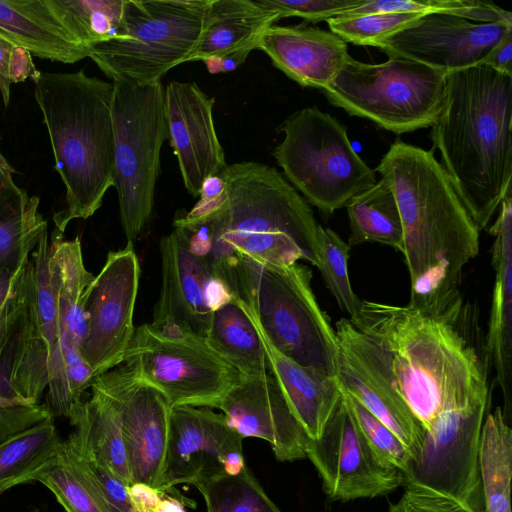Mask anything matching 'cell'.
<instances>
[{
	"mask_svg": "<svg viewBox=\"0 0 512 512\" xmlns=\"http://www.w3.org/2000/svg\"><path fill=\"white\" fill-rule=\"evenodd\" d=\"M334 331L340 349L401 398L425 430L444 410L490 399L478 312L459 289L424 306L362 300Z\"/></svg>",
	"mask_w": 512,
	"mask_h": 512,
	"instance_id": "obj_1",
	"label": "cell"
},
{
	"mask_svg": "<svg viewBox=\"0 0 512 512\" xmlns=\"http://www.w3.org/2000/svg\"><path fill=\"white\" fill-rule=\"evenodd\" d=\"M376 171L389 183L403 228L409 305L424 306L459 289L466 264L479 252L480 230L433 155L396 140Z\"/></svg>",
	"mask_w": 512,
	"mask_h": 512,
	"instance_id": "obj_2",
	"label": "cell"
},
{
	"mask_svg": "<svg viewBox=\"0 0 512 512\" xmlns=\"http://www.w3.org/2000/svg\"><path fill=\"white\" fill-rule=\"evenodd\" d=\"M511 122V75L486 64L447 73L430 151H440L441 165L479 230L511 188Z\"/></svg>",
	"mask_w": 512,
	"mask_h": 512,
	"instance_id": "obj_3",
	"label": "cell"
},
{
	"mask_svg": "<svg viewBox=\"0 0 512 512\" xmlns=\"http://www.w3.org/2000/svg\"><path fill=\"white\" fill-rule=\"evenodd\" d=\"M33 82L65 186L66 208L53 216V231L63 235L72 220L94 215L114 186L113 83L83 70L40 71Z\"/></svg>",
	"mask_w": 512,
	"mask_h": 512,
	"instance_id": "obj_4",
	"label": "cell"
},
{
	"mask_svg": "<svg viewBox=\"0 0 512 512\" xmlns=\"http://www.w3.org/2000/svg\"><path fill=\"white\" fill-rule=\"evenodd\" d=\"M227 200L214 213L196 222L173 221L188 238L189 250L204 258L229 286L236 263L235 247L245 238L270 231L292 236L305 260L318 268V224L306 200L274 167L245 161L221 171Z\"/></svg>",
	"mask_w": 512,
	"mask_h": 512,
	"instance_id": "obj_5",
	"label": "cell"
},
{
	"mask_svg": "<svg viewBox=\"0 0 512 512\" xmlns=\"http://www.w3.org/2000/svg\"><path fill=\"white\" fill-rule=\"evenodd\" d=\"M311 279V270L299 263L277 268L237 258L231 289L276 350L301 366L336 376L339 344Z\"/></svg>",
	"mask_w": 512,
	"mask_h": 512,
	"instance_id": "obj_6",
	"label": "cell"
},
{
	"mask_svg": "<svg viewBox=\"0 0 512 512\" xmlns=\"http://www.w3.org/2000/svg\"><path fill=\"white\" fill-rule=\"evenodd\" d=\"M447 72L424 63L388 55L379 64L348 56L329 85L321 90L350 116L403 134L431 127L444 102Z\"/></svg>",
	"mask_w": 512,
	"mask_h": 512,
	"instance_id": "obj_7",
	"label": "cell"
},
{
	"mask_svg": "<svg viewBox=\"0 0 512 512\" xmlns=\"http://www.w3.org/2000/svg\"><path fill=\"white\" fill-rule=\"evenodd\" d=\"M112 83L113 187L127 243L134 245L152 216L161 147L168 138L165 88L161 81L140 84L125 77Z\"/></svg>",
	"mask_w": 512,
	"mask_h": 512,
	"instance_id": "obj_8",
	"label": "cell"
},
{
	"mask_svg": "<svg viewBox=\"0 0 512 512\" xmlns=\"http://www.w3.org/2000/svg\"><path fill=\"white\" fill-rule=\"evenodd\" d=\"M277 130L284 138L272 156L292 187L323 213L332 214L377 182L346 127L317 107L291 114Z\"/></svg>",
	"mask_w": 512,
	"mask_h": 512,
	"instance_id": "obj_9",
	"label": "cell"
},
{
	"mask_svg": "<svg viewBox=\"0 0 512 512\" xmlns=\"http://www.w3.org/2000/svg\"><path fill=\"white\" fill-rule=\"evenodd\" d=\"M211 0H124L121 37L94 45L89 58L111 80L161 81L195 50Z\"/></svg>",
	"mask_w": 512,
	"mask_h": 512,
	"instance_id": "obj_10",
	"label": "cell"
},
{
	"mask_svg": "<svg viewBox=\"0 0 512 512\" xmlns=\"http://www.w3.org/2000/svg\"><path fill=\"white\" fill-rule=\"evenodd\" d=\"M123 363L159 390L171 408H215L241 377L212 350L205 337L166 335L150 324L135 328Z\"/></svg>",
	"mask_w": 512,
	"mask_h": 512,
	"instance_id": "obj_11",
	"label": "cell"
},
{
	"mask_svg": "<svg viewBox=\"0 0 512 512\" xmlns=\"http://www.w3.org/2000/svg\"><path fill=\"white\" fill-rule=\"evenodd\" d=\"M306 457L333 501L386 495L404 483L403 473L369 443L343 392L320 436L309 440Z\"/></svg>",
	"mask_w": 512,
	"mask_h": 512,
	"instance_id": "obj_12",
	"label": "cell"
},
{
	"mask_svg": "<svg viewBox=\"0 0 512 512\" xmlns=\"http://www.w3.org/2000/svg\"><path fill=\"white\" fill-rule=\"evenodd\" d=\"M116 410L132 484L159 489L166 458L170 405L126 364L97 376L92 385Z\"/></svg>",
	"mask_w": 512,
	"mask_h": 512,
	"instance_id": "obj_13",
	"label": "cell"
},
{
	"mask_svg": "<svg viewBox=\"0 0 512 512\" xmlns=\"http://www.w3.org/2000/svg\"><path fill=\"white\" fill-rule=\"evenodd\" d=\"M140 273L134 245L127 243L107 254L89 287L87 334L81 352L95 378L124 362L135 331Z\"/></svg>",
	"mask_w": 512,
	"mask_h": 512,
	"instance_id": "obj_14",
	"label": "cell"
},
{
	"mask_svg": "<svg viewBox=\"0 0 512 512\" xmlns=\"http://www.w3.org/2000/svg\"><path fill=\"white\" fill-rule=\"evenodd\" d=\"M242 440L225 416L209 407H172L158 490L172 492L180 484L195 485L221 475L239 474L246 466Z\"/></svg>",
	"mask_w": 512,
	"mask_h": 512,
	"instance_id": "obj_15",
	"label": "cell"
},
{
	"mask_svg": "<svg viewBox=\"0 0 512 512\" xmlns=\"http://www.w3.org/2000/svg\"><path fill=\"white\" fill-rule=\"evenodd\" d=\"M511 23L474 22L449 13H428L376 46L448 72L482 64Z\"/></svg>",
	"mask_w": 512,
	"mask_h": 512,
	"instance_id": "obj_16",
	"label": "cell"
},
{
	"mask_svg": "<svg viewBox=\"0 0 512 512\" xmlns=\"http://www.w3.org/2000/svg\"><path fill=\"white\" fill-rule=\"evenodd\" d=\"M161 289L150 326L166 335L206 337L214 311L207 288L215 274L210 264L189 250L180 228L160 241Z\"/></svg>",
	"mask_w": 512,
	"mask_h": 512,
	"instance_id": "obj_17",
	"label": "cell"
},
{
	"mask_svg": "<svg viewBox=\"0 0 512 512\" xmlns=\"http://www.w3.org/2000/svg\"><path fill=\"white\" fill-rule=\"evenodd\" d=\"M228 424L244 439L267 441L279 461L306 457L310 437L271 373L242 376L217 402Z\"/></svg>",
	"mask_w": 512,
	"mask_h": 512,
	"instance_id": "obj_18",
	"label": "cell"
},
{
	"mask_svg": "<svg viewBox=\"0 0 512 512\" xmlns=\"http://www.w3.org/2000/svg\"><path fill=\"white\" fill-rule=\"evenodd\" d=\"M195 82L172 81L165 87V115L170 146L177 158L186 190L199 196L203 182L226 166L217 136L213 106Z\"/></svg>",
	"mask_w": 512,
	"mask_h": 512,
	"instance_id": "obj_19",
	"label": "cell"
},
{
	"mask_svg": "<svg viewBox=\"0 0 512 512\" xmlns=\"http://www.w3.org/2000/svg\"><path fill=\"white\" fill-rule=\"evenodd\" d=\"M0 30L41 59L73 64L90 54L63 0H0Z\"/></svg>",
	"mask_w": 512,
	"mask_h": 512,
	"instance_id": "obj_20",
	"label": "cell"
},
{
	"mask_svg": "<svg viewBox=\"0 0 512 512\" xmlns=\"http://www.w3.org/2000/svg\"><path fill=\"white\" fill-rule=\"evenodd\" d=\"M347 43L330 30L272 25L257 41L273 65L302 87L320 91L336 77L349 56Z\"/></svg>",
	"mask_w": 512,
	"mask_h": 512,
	"instance_id": "obj_21",
	"label": "cell"
},
{
	"mask_svg": "<svg viewBox=\"0 0 512 512\" xmlns=\"http://www.w3.org/2000/svg\"><path fill=\"white\" fill-rule=\"evenodd\" d=\"M499 214L488 233L495 237L492 266L495 282L492 292L488 331L485 337L490 365L504 398V415L511 413L512 358V187L500 202Z\"/></svg>",
	"mask_w": 512,
	"mask_h": 512,
	"instance_id": "obj_22",
	"label": "cell"
},
{
	"mask_svg": "<svg viewBox=\"0 0 512 512\" xmlns=\"http://www.w3.org/2000/svg\"><path fill=\"white\" fill-rule=\"evenodd\" d=\"M50 350L34 298L31 257L22 275L5 368L16 396L38 402L49 382Z\"/></svg>",
	"mask_w": 512,
	"mask_h": 512,
	"instance_id": "obj_23",
	"label": "cell"
},
{
	"mask_svg": "<svg viewBox=\"0 0 512 512\" xmlns=\"http://www.w3.org/2000/svg\"><path fill=\"white\" fill-rule=\"evenodd\" d=\"M250 317L262 340L270 373L307 435L310 439H317L342 396L336 376L301 366L280 353L268 341L251 315Z\"/></svg>",
	"mask_w": 512,
	"mask_h": 512,
	"instance_id": "obj_24",
	"label": "cell"
},
{
	"mask_svg": "<svg viewBox=\"0 0 512 512\" xmlns=\"http://www.w3.org/2000/svg\"><path fill=\"white\" fill-rule=\"evenodd\" d=\"M280 19L279 11L261 0H211L200 40L187 62L252 51L262 33Z\"/></svg>",
	"mask_w": 512,
	"mask_h": 512,
	"instance_id": "obj_25",
	"label": "cell"
},
{
	"mask_svg": "<svg viewBox=\"0 0 512 512\" xmlns=\"http://www.w3.org/2000/svg\"><path fill=\"white\" fill-rule=\"evenodd\" d=\"M74 431L66 440L78 452L106 467L128 487L132 484L119 416L110 402L92 390L70 417Z\"/></svg>",
	"mask_w": 512,
	"mask_h": 512,
	"instance_id": "obj_26",
	"label": "cell"
},
{
	"mask_svg": "<svg viewBox=\"0 0 512 512\" xmlns=\"http://www.w3.org/2000/svg\"><path fill=\"white\" fill-rule=\"evenodd\" d=\"M336 378L342 391L354 397L405 444L412 460L420 450L425 429L403 400L341 349Z\"/></svg>",
	"mask_w": 512,
	"mask_h": 512,
	"instance_id": "obj_27",
	"label": "cell"
},
{
	"mask_svg": "<svg viewBox=\"0 0 512 512\" xmlns=\"http://www.w3.org/2000/svg\"><path fill=\"white\" fill-rule=\"evenodd\" d=\"M50 261L61 334L67 333L82 350L87 334V297L95 276L85 267L80 238L76 236L72 240H64L62 234L53 231Z\"/></svg>",
	"mask_w": 512,
	"mask_h": 512,
	"instance_id": "obj_28",
	"label": "cell"
},
{
	"mask_svg": "<svg viewBox=\"0 0 512 512\" xmlns=\"http://www.w3.org/2000/svg\"><path fill=\"white\" fill-rule=\"evenodd\" d=\"M39 203L15 184L12 173L0 176V271L13 273L28 261L48 231Z\"/></svg>",
	"mask_w": 512,
	"mask_h": 512,
	"instance_id": "obj_29",
	"label": "cell"
},
{
	"mask_svg": "<svg viewBox=\"0 0 512 512\" xmlns=\"http://www.w3.org/2000/svg\"><path fill=\"white\" fill-rule=\"evenodd\" d=\"M205 338L242 376L270 373L259 332L241 301L235 299L214 311Z\"/></svg>",
	"mask_w": 512,
	"mask_h": 512,
	"instance_id": "obj_30",
	"label": "cell"
},
{
	"mask_svg": "<svg viewBox=\"0 0 512 512\" xmlns=\"http://www.w3.org/2000/svg\"><path fill=\"white\" fill-rule=\"evenodd\" d=\"M350 225L348 244L377 242L403 253V228L395 196L382 178L345 204Z\"/></svg>",
	"mask_w": 512,
	"mask_h": 512,
	"instance_id": "obj_31",
	"label": "cell"
},
{
	"mask_svg": "<svg viewBox=\"0 0 512 512\" xmlns=\"http://www.w3.org/2000/svg\"><path fill=\"white\" fill-rule=\"evenodd\" d=\"M479 470L486 512H511L512 430L499 406L483 421Z\"/></svg>",
	"mask_w": 512,
	"mask_h": 512,
	"instance_id": "obj_32",
	"label": "cell"
},
{
	"mask_svg": "<svg viewBox=\"0 0 512 512\" xmlns=\"http://www.w3.org/2000/svg\"><path fill=\"white\" fill-rule=\"evenodd\" d=\"M54 416L0 443V494L36 481L62 445Z\"/></svg>",
	"mask_w": 512,
	"mask_h": 512,
	"instance_id": "obj_33",
	"label": "cell"
},
{
	"mask_svg": "<svg viewBox=\"0 0 512 512\" xmlns=\"http://www.w3.org/2000/svg\"><path fill=\"white\" fill-rule=\"evenodd\" d=\"M95 377L81 349L62 332L49 366L46 404L52 415L69 418Z\"/></svg>",
	"mask_w": 512,
	"mask_h": 512,
	"instance_id": "obj_34",
	"label": "cell"
},
{
	"mask_svg": "<svg viewBox=\"0 0 512 512\" xmlns=\"http://www.w3.org/2000/svg\"><path fill=\"white\" fill-rule=\"evenodd\" d=\"M36 481L52 491L66 512H104L87 474L66 441Z\"/></svg>",
	"mask_w": 512,
	"mask_h": 512,
	"instance_id": "obj_35",
	"label": "cell"
},
{
	"mask_svg": "<svg viewBox=\"0 0 512 512\" xmlns=\"http://www.w3.org/2000/svg\"><path fill=\"white\" fill-rule=\"evenodd\" d=\"M194 486L207 512H281L247 466L237 475H221Z\"/></svg>",
	"mask_w": 512,
	"mask_h": 512,
	"instance_id": "obj_36",
	"label": "cell"
},
{
	"mask_svg": "<svg viewBox=\"0 0 512 512\" xmlns=\"http://www.w3.org/2000/svg\"><path fill=\"white\" fill-rule=\"evenodd\" d=\"M319 266L323 279L339 307L350 318L359 312L362 300L354 293L348 274L351 246L332 229L318 224Z\"/></svg>",
	"mask_w": 512,
	"mask_h": 512,
	"instance_id": "obj_37",
	"label": "cell"
},
{
	"mask_svg": "<svg viewBox=\"0 0 512 512\" xmlns=\"http://www.w3.org/2000/svg\"><path fill=\"white\" fill-rule=\"evenodd\" d=\"M425 13H376L356 16H336L326 20L331 32L346 43L373 46L412 26Z\"/></svg>",
	"mask_w": 512,
	"mask_h": 512,
	"instance_id": "obj_38",
	"label": "cell"
},
{
	"mask_svg": "<svg viewBox=\"0 0 512 512\" xmlns=\"http://www.w3.org/2000/svg\"><path fill=\"white\" fill-rule=\"evenodd\" d=\"M90 48L121 37L124 0H63Z\"/></svg>",
	"mask_w": 512,
	"mask_h": 512,
	"instance_id": "obj_39",
	"label": "cell"
},
{
	"mask_svg": "<svg viewBox=\"0 0 512 512\" xmlns=\"http://www.w3.org/2000/svg\"><path fill=\"white\" fill-rule=\"evenodd\" d=\"M398 12L449 13L470 21L483 22L488 16V6L486 1L481 0H365L362 5L337 16Z\"/></svg>",
	"mask_w": 512,
	"mask_h": 512,
	"instance_id": "obj_40",
	"label": "cell"
},
{
	"mask_svg": "<svg viewBox=\"0 0 512 512\" xmlns=\"http://www.w3.org/2000/svg\"><path fill=\"white\" fill-rule=\"evenodd\" d=\"M234 258L254 261L263 266L288 267L305 254L299 243L289 234L270 231L251 235L242 240L234 249Z\"/></svg>",
	"mask_w": 512,
	"mask_h": 512,
	"instance_id": "obj_41",
	"label": "cell"
},
{
	"mask_svg": "<svg viewBox=\"0 0 512 512\" xmlns=\"http://www.w3.org/2000/svg\"><path fill=\"white\" fill-rule=\"evenodd\" d=\"M342 392L355 420L372 447L404 474L411 462V454L405 444L354 397Z\"/></svg>",
	"mask_w": 512,
	"mask_h": 512,
	"instance_id": "obj_42",
	"label": "cell"
},
{
	"mask_svg": "<svg viewBox=\"0 0 512 512\" xmlns=\"http://www.w3.org/2000/svg\"><path fill=\"white\" fill-rule=\"evenodd\" d=\"M67 444L75 452L90 477L104 512H139L129 495L126 484L106 467L78 452L68 442Z\"/></svg>",
	"mask_w": 512,
	"mask_h": 512,
	"instance_id": "obj_43",
	"label": "cell"
},
{
	"mask_svg": "<svg viewBox=\"0 0 512 512\" xmlns=\"http://www.w3.org/2000/svg\"><path fill=\"white\" fill-rule=\"evenodd\" d=\"M39 72L32 55L0 30V93L4 106L10 103L12 84L34 80Z\"/></svg>",
	"mask_w": 512,
	"mask_h": 512,
	"instance_id": "obj_44",
	"label": "cell"
},
{
	"mask_svg": "<svg viewBox=\"0 0 512 512\" xmlns=\"http://www.w3.org/2000/svg\"><path fill=\"white\" fill-rule=\"evenodd\" d=\"M265 5L279 11L282 18L299 17L305 23L326 21L349 9L356 8L365 0H261Z\"/></svg>",
	"mask_w": 512,
	"mask_h": 512,
	"instance_id": "obj_45",
	"label": "cell"
},
{
	"mask_svg": "<svg viewBox=\"0 0 512 512\" xmlns=\"http://www.w3.org/2000/svg\"><path fill=\"white\" fill-rule=\"evenodd\" d=\"M29 260L21 264L13 273L0 271V373L4 375H6L5 360L16 314L21 279Z\"/></svg>",
	"mask_w": 512,
	"mask_h": 512,
	"instance_id": "obj_46",
	"label": "cell"
},
{
	"mask_svg": "<svg viewBox=\"0 0 512 512\" xmlns=\"http://www.w3.org/2000/svg\"><path fill=\"white\" fill-rule=\"evenodd\" d=\"M405 492L388 512H470L457 500L422 487H405Z\"/></svg>",
	"mask_w": 512,
	"mask_h": 512,
	"instance_id": "obj_47",
	"label": "cell"
},
{
	"mask_svg": "<svg viewBox=\"0 0 512 512\" xmlns=\"http://www.w3.org/2000/svg\"><path fill=\"white\" fill-rule=\"evenodd\" d=\"M128 492L139 512H186V506L195 507L192 500L184 498L176 489L165 492L143 483H133Z\"/></svg>",
	"mask_w": 512,
	"mask_h": 512,
	"instance_id": "obj_48",
	"label": "cell"
},
{
	"mask_svg": "<svg viewBox=\"0 0 512 512\" xmlns=\"http://www.w3.org/2000/svg\"><path fill=\"white\" fill-rule=\"evenodd\" d=\"M51 416L46 403L0 407V443Z\"/></svg>",
	"mask_w": 512,
	"mask_h": 512,
	"instance_id": "obj_49",
	"label": "cell"
},
{
	"mask_svg": "<svg viewBox=\"0 0 512 512\" xmlns=\"http://www.w3.org/2000/svg\"><path fill=\"white\" fill-rule=\"evenodd\" d=\"M227 182L220 172L208 177L202 184L199 200L186 214L176 216L174 220L189 223L206 218L217 211L227 200Z\"/></svg>",
	"mask_w": 512,
	"mask_h": 512,
	"instance_id": "obj_50",
	"label": "cell"
},
{
	"mask_svg": "<svg viewBox=\"0 0 512 512\" xmlns=\"http://www.w3.org/2000/svg\"><path fill=\"white\" fill-rule=\"evenodd\" d=\"M512 28L508 29L482 64L512 76Z\"/></svg>",
	"mask_w": 512,
	"mask_h": 512,
	"instance_id": "obj_51",
	"label": "cell"
},
{
	"mask_svg": "<svg viewBox=\"0 0 512 512\" xmlns=\"http://www.w3.org/2000/svg\"><path fill=\"white\" fill-rule=\"evenodd\" d=\"M250 53L251 50H241L222 57L208 58L204 62L211 74L227 73L239 68Z\"/></svg>",
	"mask_w": 512,
	"mask_h": 512,
	"instance_id": "obj_52",
	"label": "cell"
},
{
	"mask_svg": "<svg viewBox=\"0 0 512 512\" xmlns=\"http://www.w3.org/2000/svg\"><path fill=\"white\" fill-rule=\"evenodd\" d=\"M37 403L33 400L21 398L19 396H5L0 394V407L18 405V404H31Z\"/></svg>",
	"mask_w": 512,
	"mask_h": 512,
	"instance_id": "obj_53",
	"label": "cell"
},
{
	"mask_svg": "<svg viewBox=\"0 0 512 512\" xmlns=\"http://www.w3.org/2000/svg\"><path fill=\"white\" fill-rule=\"evenodd\" d=\"M0 394L5 396H16L11 389L8 378L3 373H0Z\"/></svg>",
	"mask_w": 512,
	"mask_h": 512,
	"instance_id": "obj_54",
	"label": "cell"
},
{
	"mask_svg": "<svg viewBox=\"0 0 512 512\" xmlns=\"http://www.w3.org/2000/svg\"><path fill=\"white\" fill-rule=\"evenodd\" d=\"M14 172V168L10 165V163L7 161V159L0 151V176L7 173L13 174Z\"/></svg>",
	"mask_w": 512,
	"mask_h": 512,
	"instance_id": "obj_55",
	"label": "cell"
},
{
	"mask_svg": "<svg viewBox=\"0 0 512 512\" xmlns=\"http://www.w3.org/2000/svg\"><path fill=\"white\" fill-rule=\"evenodd\" d=\"M475 512H486L485 506H481L479 509H477Z\"/></svg>",
	"mask_w": 512,
	"mask_h": 512,
	"instance_id": "obj_56",
	"label": "cell"
},
{
	"mask_svg": "<svg viewBox=\"0 0 512 512\" xmlns=\"http://www.w3.org/2000/svg\"><path fill=\"white\" fill-rule=\"evenodd\" d=\"M34 512H39V511H34Z\"/></svg>",
	"mask_w": 512,
	"mask_h": 512,
	"instance_id": "obj_57",
	"label": "cell"
}]
</instances>
